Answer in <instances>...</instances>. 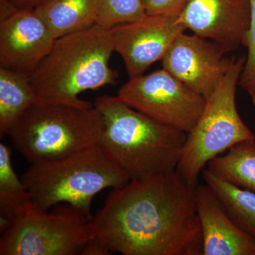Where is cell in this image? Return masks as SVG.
<instances>
[{
	"mask_svg": "<svg viewBox=\"0 0 255 255\" xmlns=\"http://www.w3.org/2000/svg\"><path fill=\"white\" fill-rule=\"evenodd\" d=\"M195 189L177 169L130 179L92 217L91 239L124 255H203Z\"/></svg>",
	"mask_w": 255,
	"mask_h": 255,
	"instance_id": "cell-1",
	"label": "cell"
},
{
	"mask_svg": "<svg viewBox=\"0 0 255 255\" xmlns=\"http://www.w3.org/2000/svg\"><path fill=\"white\" fill-rule=\"evenodd\" d=\"M94 105L103 120L98 145L130 179L177 169L187 133L134 110L118 96L97 97Z\"/></svg>",
	"mask_w": 255,
	"mask_h": 255,
	"instance_id": "cell-2",
	"label": "cell"
},
{
	"mask_svg": "<svg viewBox=\"0 0 255 255\" xmlns=\"http://www.w3.org/2000/svg\"><path fill=\"white\" fill-rule=\"evenodd\" d=\"M112 28L95 24L57 38L50 53L29 77L40 101L85 106L80 94L112 85L118 72L110 66L114 52Z\"/></svg>",
	"mask_w": 255,
	"mask_h": 255,
	"instance_id": "cell-3",
	"label": "cell"
},
{
	"mask_svg": "<svg viewBox=\"0 0 255 255\" xmlns=\"http://www.w3.org/2000/svg\"><path fill=\"white\" fill-rule=\"evenodd\" d=\"M21 179L41 209L67 204L92 218L93 198L108 188L122 187L130 178L97 144L62 158L31 164Z\"/></svg>",
	"mask_w": 255,
	"mask_h": 255,
	"instance_id": "cell-4",
	"label": "cell"
},
{
	"mask_svg": "<svg viewBox=\"0 0 255 255\" xmlns=\"http://www.w3.org/2000/svg\"><path fill=\"white\" fill-rule=\"evenodd\" d=\"M103 127L94 104L75 106L38 100L13 124L7 135L25 158L38 163L97 145Z\"/></svg>",
	"mask_w": 255,
	"mask_h": 255,
	"instance_id": "cell-5",
	"label": "cell"
},
{
	"mask_svg": "<svg viewBox=\"0 0 255 255\" xmlns=\"http://www.w3.org/2000/svg\"><path fill=\"white\" fill-rule=\"evenodd\" d=\"M246 57L231 58L227 73L206 100L200 118L189 133L177 170L196 187L199 176L212 160L233 146L255 139L236 107V91Z\"/></svg>",
	"mask_w": 255,
	"mask_h": 255,
	"instance_id": "cell-6",
	"label": "cell"
},
{
	"mask_svg": "<svg viewBox=\"0 0 255 255\" xmlns=\"http://www.w3.org/2000/svg\"><path fill=\"white\" fill-rule=\"evenodd\" d=\"M92 219L69 204L48 212L28 201L1 233L0 255H81L91 240Z\"/></svg>",
	"mask_w": 255,
	"mask_h": 255,
	"instance_id": "cell-7",
	"label": "cell"
},
{
	"mask_svg": "<svg viewBox=\"0 0 255 255\" xmlns=\"http://www.w3.org/2000/svg\"><path fill=\"white\" fill-rule=\"evenodd\" d=\"M118 97L134 110L186 133L195 127L206 102L163 68L129 79Z\"/></svg>",
	"mask_w": 255,
	"mask_h": 255,
	"instance_id": "cell-8",
	"label": "cell"
},
{
	"mask_svg": "<svg viewBox=\"0 0 255 255\" xmlns=\"http://www.w3.org/2000/svg\"><path fill=\"white\" fill-rule=\"evenodd\" d=\"M56 38L34 9L0 1V68L30 77Z\"/></svg>",
	"mask_w": 255,
	"mask_h": 255,
	"instance_id": "cell-9",
	"label": "cell"
},
{
	"mask_svg": "<svg viewBox=\"0 0 255 255\" xmlns=\"http://www.w3.org/2000/svg\"><path fill=\"white\" fill-rule=\"evenodd\" d=\"M186 30L179 15H146L111 28L114 52L122 56L130 78L144 75L152 64L162 60Z\"/></svg>",
	"mask_w": 255,
	"mask_h": 255,
	"instance_id": "cell-10",
	"label": "cell"
},
{
	"mask_svg": "<svg viewBox=\"0 0 255 255\" xmlns=\"http://www.w3.org/2000/svg\"><path fill=\"white\" fill-rule=\"evenodd\" d=\"M225 55L215 42L184 32L161 61L162 68L207 100L229 68L231 58Z\"/></svg>",
	"mask_w": 255,
	"mask_h": 255,
	"instance_id": "cell-11",
	"label": "cell"
},
{
	"mask_svg": "<svg viewBox=\"0 0 255 255\" xmlns=\"http://www.w3.org/2000/svg\"><path fill=\"white\" fill-rule=\"evenodd\" d=\"M179 20L194 34L217 43L225 53L246 46L251 0H188Z\"/></svg>",
	"mask_w": 255,
	"mask_h": 255,
	"instance_id": "cell-12",
	"label": "cell"
},
{
	"mask_svg": "<svg viewBox=\"0 0 255 255\" xmlns=\"http://www.w3.org/2000/svg\"><path fill=\"white\" fill-rule=\"evenodd\" d=\"M203 255H255V240L236 224L208 184L195 189Z\"/></svg>",
	"mask_w": 255,
	"mask_h": 255,
	"instance_id": "cell-13",
	"label": "cell"
},
{
	"mask_svg": "<svg viewBox=\"0 0 255 255\" xmlns=\"http://www.w3.org/2000/svg\"><path fill=\"white\" fill-rule=\"evenodd\" d=\"M100 0H44L35 11L55 38L87 29L96 24Z\"/></svg>",
	"mask_w": 255,
	"mask_h": 255,
	"instance_id": "cell-14",
	"label": "cell"
},
{
	"mask_svg": "<svg viewBox=\"0 0 255 255\" xmlns=\"http://www.w3.org/2000/svg\"><path fill=\"white\" fill-rule=\"evenodd\" d=\"M29 77L0 68V137L7 135L16 120L38 102Z\"/></svg>",
	"mask_w": 255,
	"mask_h": 255,
	"instance_id": "cell-15",
	"label": "cell"
},
{
	"mask_svg": "<svg viewBox=\"0 0 255 255\" xmlns=\"http://www.w3.org/2000/svg\"><path fill=\"white\" fill-rule=\"evenodd\" d=\"M202 176L228 215L255 240V193L227 182L207 168Z\"/></svg>",
	"mask_w": 255,
	"mask_h": 255,
	"instance_id": "cell-16",
	"label": "cell"
},
{
	"mask_svg": "<svg viewBox=\"0 0 255 255\" xmlns=\"http://www.w3.org/2000/svg\"><path fill=\"white\" fill-rule=\"evenodd\" d=\"M207 169L238 187L255 193V138L240 142L210 161Z\"/></svg>",
	"mask_w": 255,
	"mask_h": 255,
	"instance_id": "cell-17",
	"label": "cell"
},
{
	"mask_svg": "<svg viewBox=\"0 0 255 255\" xmlns=\"http://www.w3.org/2000/svg\"><path fill=\"white\" fill-rule=\"evenodd\" d=\"M11 151L0 143V231H6L18 210L31 200L22 179L18 177L11 164Z\"/></svg>",
	"mask_w": 255,
	"mask_h": 255,
	"instance_id": "cell-18",
	"label": "cell"
},
{
	"mask_svg": "<svg viewBox=\"0 0 255 255\" xmlns=\"http://www.w3.org/2000/svg\"><path fill=\"white\" fill-rule=\"evenodd\" d=\"M142 0H100L96 24L112 28L146 16Z\"/></svg>",
	"mask_w": 255,
	"mask_h": 255,
	"instance_id": "cell-19",
	"label": "cell"
},
{
	"mask_svg": "<svg viewBox=\"0 0 255 255\" xmlns=\"http://www.w3.org/2000/svg\"><path fill=\"white\" fill-rule=\"evenodd\" d=\"M251 21L246 46L248 56L240 78L239 85L247 92L255 89V0H251Z\"/></svg>",
	"mask_w": 255,
	"mask_h": 255,
	"instance_id": "cell-20",
	"label": "cell"
},
{
	"mask_svg": "<svg viewBox=\"0 0 255 255\" xmlns=\"http://www.w3.org/2000/svg\"><path fill=\"white\" fill-rule=\"evenodd\" d=\"M188 0H142L147 15H179Z\"/></svg>",
	"mask_w": 255,
	"mask_h": 255,
	"instance_id": "cell-21",
	"label": "cell"
},
{
	"mask_svg": "<svg viewBox=\"0 0 255 255\" xmlns=\"http://www.w3.org/2000/svg\"><path fill=\"white\" fill-rule=\"evenodd\" d=\"M111 252L105 248L103 245L95 240H90L89 243L82 250V255H108L111 254Z\"/></svg>",
	"mask_w": 255,
	"mask_h": 255,
	"instance_id": "cell-22",
	"label": "cell"
},
{
	"mask_svg": "<svg viewBox=\"0 0 255 255\" xmlns=\"http://www.w3.org/2000/svg\"><path fill=\"white\" fill-rule=\"evenodd\" d=\"M16 9H36L38 5L44 0H0Z\"/></svg>",
	"mask_w": 255,
	"mask_h": 255,
	"instance_id": "cell-23",
	"label": "cell"
},
{
	"mask_svg": "<svg viewBox=\"0 0 255 255\" xmlns=\"http://www.w3.org/2000/svg\"><path fill=\"white\" fill-rule=\"evenodd\" d=\"M248 93L251 96L252 101H253V105L255 107V89H252V90H248Z\"/></svg>",
	"mask_w": 255,
	"mask_h": 255,
	"instance_id": "cell-24",
	"label": "cell"
}]
</instances>
